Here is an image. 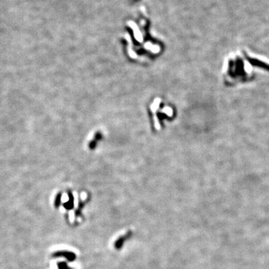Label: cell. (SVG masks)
Masks as SVG:
<instances>
[{
	"label": "cell",
	"mask_w": 269,
	"mask_h": 269,
	"mask_svg": "<svg viewBox=\"0 0 269 269\" xmlns=\"http://www.w3.org/2000/svg\"><path fill=\"white\" fill-rule=\"evenodd\" d=\"M68 194H69V199H70V200H69L68 202L64 203V206L67 209H70L73 207V196L70 191H69Z\"/></svg>",
	"instance_id": "7a4b0ae2"
},
{
	"label": "cell",
	"mask_w": 269,
	"mask_h": 269,
	"mask_svg": "<svg viewBox=\"0 0 269 269\" xmlns=\"http://www.w3.org/2000/svg\"><path fill=\"white\" fill-rule=\"evenodd\" d=\"M53 256H64L68 261H73L76 259V256H75V254L73 253L67 252V251H58V252H55V253H53Z\"/></svg>",
	"instance_id": "6da1fadb"
},
{
	"label": "cell",
	"mask_w": 269,
	"mask_h": 269,
	"mask_svg": "<svg viewBox=\"0 0 269 269\" xmlns=\"http://www.w3.org/2000/svg\"><path fill=\"white\" fill-rule=\"evenodd\" d=\"M58 267H59V269H70V268H67V265H66L64 262L58 263Z\"/></svg>",
	"instance_id": "277c9868"
},
{
	"label": "cell",
	"mask_w": 269,
	"mask_h": 269,
	"mask_svg": "<svg viewBox=\"0 0 269 269\" xmlns=\"http://www.w3.org/2000/svg\"><path fill=\"white\" fill-rule=\"evenodd\" d=\"M61 194H58L56 196L55 200V207L58 208V206L61 204Z\"/></svg>",
	"instance_id": "3957f363"
}]
</instances>
